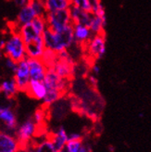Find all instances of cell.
Segmentation results:
<instances>
[{
	"mask_svg": "<svg viewBox=\"0 0 151 152\" xmlns=\"http://www.w3.org/2000/svg\"><path fill=\"white\" fill-rule=\"evenodd\" d=\"M43 38L46 48L48 49H51L57 53L69 50L75 45L73 24L60 30V31H53L47 27V29L43 34Z\"/></svg>",
	"mask_w": 151,
	"mask_h": 152,
	"instance_id": "obj_1",
	"label": "cell"
},
{
	"mask_svg": "<svg viewBox=\"0 0 151 152\" xmlns=\"http://www.w3.org/2000/svg\"><path fill=\"white\" fill-rule=\"evenodd\" d=\"M3 55L6 58L13 59L16 62H20L27 58L25 43L18 30L11 29L10 35L7 40H5Z\"/></svg>",
	"mask_w": 151,
	"mask_h": 152,
	"instance_id": "obj_2",
	"label": "cell"
},
{
	"mask_svg": "<svg viewBox=\"0 0 151 152\" xmlns=\"http://www.w3.org/2000/svg\"><path fill=\"white\" fill-rule=\"evenodd\" d=\"M46 20L47 22V27L53 31H60L72 23L70 10H57L47 12Z\"/></svg>",
	"mask_w": 151,
	"mask_h": 152,
	"instance_id": "obj_3",
	"label": "cell"
},
{
	"mask_svg": "<svg viewBox=\"0 0 151 152\" xmlns=\"http://www.w3.org/2000/svg\"><path fill=\"white\" fill-rule=\"evenodd\" d=\"M107 50L105 34H94L87 45L85 47V51L86 54L96 60H99L104 58Z\"/></svg>",
	"mask_w": 151,
	"mask_h": 152,
	"instance_id": "obj_4",
	"label": "cell"
},
{
	"mask_svg": "<svg viewBox=\"0 0 151 152\" xmlns=\"http://www.w3.org/2000/svg\"><path fill=\"white\" fill-rule=\"evenodd\" d=\"M14 80L16 82L19 92H26L28 86L31 81L30 68L27 58L18 63L16 72H14Z\"/></svg>",
	"mask_w": 151,
	"mask_h": 152,
	"instance_id": "obj_5",
	"label": "cell"
},
{
	"mask_svg": "<svg viewBox=\"0 0 151 152\" xmlns=\"http://www.w3.org/2000/svg\"><path fill=\"white\" fill-rule=\"evenodd\" d=\"M69 81L70 80L60 77L53 69H48L43 82L47 90H56L64 94L69 87Z\"/></svg>",
	"mask_w": 151,
	"mask_h": 152,
	"instance_id": "obj_6",
	"label": "cell"
},
{
	"mask_svg": "<svg viewBox=\"0 0 151 152\" xmlns=\"http://www.w3.org/2000/svg\"><path fill=\"white\" fill-rule=\"evenodd\" d=\"M37 130V124L33 119L26 120L17 131V139L21 146H24L29 143Z\"/></svg>",
	"mask_w": 151,
	"mask_h": 152,
	"instance_id": "obj_7",
	"label": "cell"
},
{
	"mask_svg": "<svg viewBox=\"0 0 151 152\" xmlns=\"http://www.w3.org/2000/svg\"><path fill=\"white\" fill-rule=\"evenodd\" d=\"M28 64L30 68V76L31 80L35 81H44L48 68L44 63L41 58H27Z\"/></svg>",
	"mask_w": 151,
	"mask_h": 152,
	"instance_id": "obj_8",
	"label": "cell"
},
{
	"mask_svg": "<svg viewBox=\"0 0 151 152\" xmlns=\"http://www.w3.org/2000/svg\"><path fill=\"white\" fill-rule=\"evenodd\" d=\"M27 58H41L44 50L47 49L43 35L35 38V39L25 43Z\"/></svg>",
	"mask_w": 151,
	"mask_h": 152,
	"instance_id": "obj_9",
	"label": "cell"
},
{
	"mask_svg": "<svg viewBox=\"0 0 151 152\" xmlns=\"http://www.w3.org/2000/svg\"><path fill=\"white\" fill-rule=\"evenodd\" d=\"M73 34L75 44L81 45L84 48L94 36V34L89 26L84 24H73Z\"/></svg>",
	"mask_w": 151,
	"mask_h": 152,
	"instance_id": "obj_10",
	"label": "cell"
},
{
	"mask_svg": "<svg viewBox=\"0 0 151 152\" xmlns=\"http://www.w3.org/2000/svg\"><path fill=\"white\" fill-rule=\"evenodd\" d=\"M25 93L34 99L44 100V98L47 96V89L43 81L31 80Z\"/></svg>",
	"mask_w": 151,
	"mask_h": 152,
	"instance_id": "obj_11",
	"label": "cell"
},
{
	"mask_svg": "<svg viewBox=\"0 0 151 152\" xmlns=\"http://www.w3.org/2000/svg\"><path fill=\"white\" fill-rule=\"evenodd\" d=\"M75 68H76V63H71L65 61V60L58 59L55 65L52 68H49V69L54 70L60 77L70 80L75 73Z\"/></svg>",
	"mask_w": 151,
	"mask_h": 152,
	"instance_id": "obj_12",
	"label": "cell"
},
{
	"mask_svg": "<svg viewBox=\"0 0 151 152\" xmlns=\"http://www.w3.org/2000/svg\"><path fill=\"white\" fill-rule=\"evenodd\" d=\"M71 18L73 24H84L89 26L93 19V13L85 11L77 7L71 6L70 9Z\"/></svg>",
	"mask_w": 151,
	"mask_h": 152,
	"instance_id": "obj_13",
	"label": "cell"
},
{
	"mask_svg": "<svg viewBox=\"0 0 151 152\" xmlns=\"http://www.w3.org/2000/svg\"><path fill=\"white\" fill-rule=\"evenodd\" d=\"M20 148L17 138H14L9 134L0 132V152H18Z\"/></svg>",
	"mask_w": 151,
	"mask_h": 152,
	"instance_id": "obj_14",
	"label": "cell"
},
{
	"mask_svg": "<svg viewBox=\"0 0 151 152\" xmlns=\"http://www.w3.org/2000/svg\"><path fill=\"white\" fill-rule=\"evenodd\" d=\"M36 17L37 15L34 10V7L31 6V4L28 3L27 5L20 7L17 16L16 24L18 27H20L22 25H25L27 23L32 22Z\"/></svg>",
	"mask_w": 151,
	"mask_h": 152,
	"instance_id": "obj_15",
	"label": "cell"
},
{
	"mask_svg": "<svg viewBox=\"0 0 151 152\" xmlns=\"http://www.w3.org/2000/svg\"><path fill=\"white\" fill-rule=\"evenodd\" d=\"M50 139L53 142V144H54L56 150L59 151L65 148L68 141H69V134H67L65 128L61 126L58 129V131L52 135V137Z\"/></svg>",
	"mask_w": 151,
	"mask_h": 152,
	"instance_id": "obj_16",
	"label": "cell"
},
{
	"mask_svg": "<svg viewBox=\"0 0 151 152\" xmlns=\"http://www.w3.org/2000/svg\"><path fill=\"white\" fill-rule=\"evenodd\" d=\"M44 6L47 12L70 10L71 7V0H47Z\"/></svg>",
	"mask_w": 151,
	"mask_h": 152,
	"instance_id": "obj_17",
	"label": "cell"
},
{
	"mask_svg": "<svg viewBox=\"0 0 151 152\" xmlns=\"http://www.w3.org/2000/svg\"><path fill=\"white\" fill-rule=\"evenodd\" d=\"M19 92V89L17 87L16 82L14 78L10 80L4 81L0 85V94H4L7 98H13Z\"/></svg>",
	"mask_w": 151,
	"mask_h": 152,
	"instance_id": "obj_18",
	"label": "cell"
},
{
	"mask_svg": "<svg viewBox=\"0 0 151 152\" xmlns=\"http://www.w3.org/2000/svg\"><path fill=\"white\" fill-rule=\"evenodd\" d=\"M0 121H2L10 130H15V128L17 126L16 116H15L14 112L9 109V107H6L0 111Z\"/></svg>",
	"mask_w": 151,
	"mask_h": 152,
	"instance_id": "obj_19",
	"label": "cell"
},
{
	"mask_svg": "<svg viewBox=\"0 0 151 152\" xmlns=\"http://www.w3.org/2000/svg\"><path fill=\"white\" fill-rule=\"evenodd\" d=\"M106 25H107V16H99V15L93 14V19L89 25V28L91 29L94 34H104Z\"/></svg>",
	"mask_w": 151,
	"mask_h": 152,
	"instance_id": "obj_20",
	"label": "cell"
},
{
	"mask_svg": "<svg viewBox=\"0 0 151 152\" xmlns=\"http://www.w3.org/2000/svg\"><path fill=\"white\" fill-rule=\"evenodd\" d=\"M41 59L43 60L44 63L46 64L47 67L49 69V68H52L53 66H54L55 63L58 61V53L51 50V49L47 48L46 50H44Z\"/></svg>",
	"mask_w": 151,
	"mask_h": 152,
	"instance_id": "obj_21",
	"label": "cell"
},
{
	"mask_svg": "<svg viewBox=\"0 0 151 152\" xmlns=\"http://www.w3.org/2000/svg\"><path fill=\"white\" fill-rule=\"evenodd\" d=\"M35 152H58L51 139H46L41 142L35 148Z\"/></svg>",
	"mask_w": 151,
	"mask_h": 152,
	"instance_id": "obj_22",
	"label": "cell"
},
{
	"mask_svg": "<svg viewBox=\"0 0 151 152\" xmlns=\"http://www.w3.org/2000/svg\"><path fill=\"white\" fill-rule=\"evenodd\" d=\"M71 6L77 7L85 11L92 12V6L90 0H71Z\"/></svg>",
	"mask_w": 151,
	"mask_h": 152,
	"instance_id": "obj_23",
	"label": "cell"
},
{
	"mask_svg": "<svg viewBox=\"0 0 151 152\" xmlns=\"http://www.w3.org/2000/svg\"><path fill=\"white\" fill-rule=\"evenodd\" d=\"M82 146V140H69L65 148L68 152H79Z\"/></svg>",
	"mask_w": 151,
	"mask_h": 152,
	"instance_id": "obj_24",
	"label": "cell"
},
{
	"mask_svg": "<svg viewBox=\"0 0 151 152\" xmlns=\"http://www.w3.org/2000/svg\"><path fill=\"white\" fill-rule=\"evenodd\" d=\"M18 63L19 62H16L14 61L13 59L9 58H6L5 57V65L7 67V69H9L10 72H12L13 73L16 72L17 70V67H18Z\"/></svg>",
	"mask_w": 151,
	"mask_h": 152,
	"instance_id": "obj_25",
	"label": "cell"
},
{
	"mask_svg": "<svg viewBox=\"0 0 151 152\" xmlns=\"http://www.w3.org/2000/svg\"><path fill=\"white\" fill-rule=\"evenodd\" d=\"M34 121L36 124H42L44 120V112L43 110H37L34 113Z\"/></svg>",
	"mask_w": 151,
	"mask_h": 152,
	"instance_id": "obj_26",
	"label": "cell"
},
{
	"mask_svg": "<svg viewBox=\"0 0 151 152\" xmlns=\"http://www.w3.org/2000/svg\"><path fill=\"white\" fill-rule=\"evenodd\" d=\"M88 81H89V83H90V85H91L92 86H94V87H96V86H97V83H98V80H97L96 76L94 75V74L89 75Z\"/></svg>",
	"mask_w": 151,
	"mask_h": 152,
	"instance_id": "obj_27",
	"label": "cell"
},
{
	"mask_svg": "<svg viewBox=\"0 0 151 152\" xmlns=\"http://www.w3.org/2000/svg\"><path fill=\"white\" fill-rule=\"evenodd\" d=\"M69 140H82V136L79 133H71L69 134Z\"/></svg>",
	"mask_w": 151,
	"mask_h": 152,
	"instance_id": "obj_28",
	"label": "cell"
},
{
	"mask_svg": "<svg viewBox=\"0 0 151 152\" xmlns=\"http://www.w3.org/2000/svg\"><path fill=\"white\" fill-rule=\"evenodd\" d=\"M91 72H92V74H94L96 76L98 75L100 72V67L96 63H94L93 65H91Z\"/></svg>",
	"mask_w": 151,
	"mask_h": 152,
	"instance_id": "obj_29",
	"label": "cell"
},
{
	"mask_svg": "<svg viewBox=\"0 0 151 152\" xmlns=\"http://www.w3.org/2000/svg\"><path fill=\"white\" fill-rule=\"evenodd\" d=\"M79 152H90V148L86 146H82Z\"/></svg>",
	"mask_w": 151,
	"mask_h": 152,
	"instance_id": "obj_30",
	"label": "cell"
},
{
	"mask_svg": "<svg viewBox=\"0 0 151 152\" xmlns=\"http://www.w3.org/2000/svg\"><path fill=\"white\" fill-rule=\"evenodd\" d=\"M58 152H68V151H67V149H66V148H63V149L59 150V151H58Z\"/></svg>",
	"mask_w": 151,
	"mask_h": 152,
	"instance_id": "obj_31",
	"label": "cell"
},
{
	"mask_svg": "<svg viewBox=\"0 0 151 152\" xmlns=\"http://www.w3.org/2000/svg\"><path fill=\"white\" fill-rule=\"evenodd\" d=\"M27 152H35V150H28Z\"/></svg>",
	"mask_w": 151,
	"mask_h": 152,
	"instance_id": "obj_32",
	"label": "cell"
},
{
	"mask_svg": "<svg viewBox=\"0 0 151 152\" xmlns=\"http://www.w3.org/2000/svg\"><path fill=\"white\" fill-rule=\"evenodd\" d=\"M90 152H91V151H90Z\"/></svg>",
	"mask_w": 151,
	"mask_h": 152,
	"instance_id": "obj_33",
	"label": "cell"
}]
</instances>
